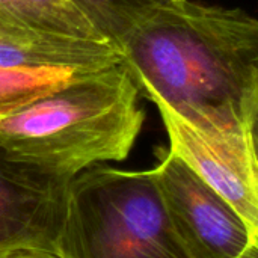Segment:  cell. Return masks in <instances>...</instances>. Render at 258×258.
<instances>
[{
  "label": "cell",
  "instance_id": "cell-2",
  "mask_svg": "<svg viewBox=\"0 0 258 258\" xmlns=\"http://www.w3.org/2000/svg\"><path fill=\"white\" fill-rule=\"evenodd\" d=\"M141 89L124 62L88 73L0 121V144L17 160L73 180L127 159L142 130Z\"/></svg>",
  "mask_w": 258,
  "mask_h": 258
},
{
  "label": "cell",
  "instance_id": "cell-13",
  "mask_svg": "<svg viewBox=\"0 0 258 258\" xmlns=\"http://www.w3.org/2000/svg\"><path fill=\"white\" fill-rule=\"evenodd\" d=\"M239 258H258V234H254L252 242L249 243V246L242 252V255Z\"/></svg>",
  "mask_w": 258,
  "mask_h": 258
},
{
  "label": "cell",
  "instance_id": "cell-11",
  "mask_svg": "<svg viewBox=\"0 0 258 258\" xmlns=\"http://www.w3.org/2000/svg\"><path fill=\"white\" fill-rule=\"evenodd\" d=\"M0 258H60L56 252L42 248H14L0 252Z\"/></svg>",
  "mask_w": 258,
  "mask_h": 258
},
{
  "label": "cell",
  "instance_id": "cell-12",
  "mask_svg": "<svg viewBox=\"0 0 258 258\" xmlns=\"http://www.w3.org/2000/svg\"><path fill=\"white\" fill-rule=\"evenodd\" d=\"M249 132H251V141H252V147H254V151H255V156L258 159V109L257 112L254 113L252 119H251V127H249Z\"/></svg>",
  "mask_w": 258,
  "mask_h": 258
},
{
  "label": "cell",
  "instance_id": "cell-8",
  "mask_svg": "<svg viewBox=\"0 0 258 258\" xmlns=\"http://www.w3.org/2000/svg\"><path fill=\"white\" fill-rule=\"evenodd\" d=\"M0 14L38 29L104 41L71 0H0Z\"/></svg>",
  "mask_w": 258,
  "mask_h": 258
},
{
  "label": "cell",
  "instance_id": "cell-5",
  "mask_svg": "<svg viewBox=\"0 0 258 258\" xmlns=\"http://www.w3.org/2000/svg\"><path fill=\"white\" fill-rule=\"evenodd\" d=\"M169 150L216 189L258 234V159L251 125H195L157 106Z\"/></svg>",
  "mask_w": 258,
  "mask_h": 258
},
{
  "label": "cell",
  "instance_id": "cell-9",
  "mask_svg": "<svg viewBox=\"0 0 258 258\" xmlns=\"http://www.w3.org/2000/svg\"><path fill=\"white\" fill-rule=\"evenodd\" d=\"M98 70H0V121L51 91Z\"/></svg>",
  "mask_w": 258,
  "mask_h": 258
},
{
  "label": "cell",
  "instance_id": "cell-7",
  "mask_svg": "<svg viewBox=\"0 0 258 258\" xmlns=\"http://www.w3.org/2000/svg\"><path fill=\"white\" fill-rule=\"evenodd\" d=\"M119 62L110 42L38 29L0 14V70H103Z\"/></svg>",
  "mask_w": 258,
  "mask_h": 258
},
{
  "label": "cell",
  "instance_id": "cell-1",
  "mask_svg": "<svg viewBox=\"0 0 258 258\" xmlns=\"http://www.w3.org/2000/svg\"><path fill=\"white\" fill-rule=\"evenodd\" d=\"M141 92L195 125H251L258 109V18L180 0L118 44Z\"/></svg>",
  "mask_w": 258,
  "mask_h": 258
},
{
  "label": "cell",
  "instance_id": "cell-3",
  "mask_svg": "<svg viewBox=\"0 0 258 258\" xmlns=\"http://www.w3.org/2000/svg\"><path fill=\"white\" fill-rule=\"evenodd\" d=\"M60 258H190L156 174L94 166L73 178L56 242Z\"/></svg>",
  "mask_w": 258,
  "mask_h": 258
},
{
  "label": "cell",
  "instance_id": "cell-6",
  "mask_svg": "<svg viewBox=\"0 0 258 258\" xmlns=\"http://www.w3.org/2000/svg\"><path fill=\"white\" fill-rule=\"evenodd\" d=\"M71 181L14 159L0 144V252H56Z\"/></svg>",
  "mask_w": 258,
  "mask_h": 258
},
{
  "label": "cell",
  "instance_id": "cell-4",
  "mask_svg": "<svg viewBox=\"0 0 258 258\" xmlns=\"http://www.w3.org/2000/svg\"><path fill=\"white\" fill-rule=\"evenodd\" d=\"M172 225L190 258H239L254 239L245 218L169 148L153 168Z\"/></svg>",
  "mask_w": 258,
  "mask_h": 258
},
{
  "label": "cell",
  "instance_id": "cell-10",
  "mask_svg": "<svg viewBox=\"0 0 258 258\" xmlns=\"http://www.w3.org/2000/svg\"><path fill=\"white\" fill-rule=\"evenodd\" d=\"M180 0H71L101 39L118 48L119 41L153 11Z\"/></svg>",
  "mask_w": 258,
  "mask_h": 258
}]
</instances>
